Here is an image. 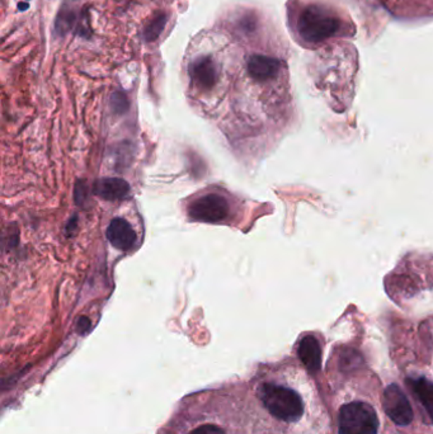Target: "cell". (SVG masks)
Masks as SVG:
<instances>
[{
  "label": "cell",
  "instance_id": "obj_1",
  "mask_svg": "<svg viewBox=\"0 0 433 434\" xmlns=\"http://www.w3.org/2000/svg\"><path fill=\"white\" fill-rule=\"evenodd\" d=\"M340 28L339 18L326 6L310 4L302 9L297 19V31L300 37L310 42L319 44L336 36Z\"/></svg>",
  "mask_w": 433,
  "mask_h": 434
},
{
  "label": "cell",
  "instance_id": "obj_2",
  "mask_svg": "<svg viewBox=\"0 0 433 434\" xmlns=\"http://www.w3.org/2000/svg\"><path fill=\"white\" fill-rule=\"evenodd\" d=\"M259 397L272 416L286 423L299 422L304 414L302 399L295 390L276 384H263Z\"/></svg>",
  "mask_w": 433,
  "mask_h": 434
},
{
  "label": "cell",
  "instance_id": "obj_3",
  "mask_svg": "<svg viewBox=\"0 0 433 434\" xmlns=\"http://www.w3.org/2000/svg\"><path fill=\"white\" fill-rule=\"evenodd\" d=\"M379 416L370 404L353 402L339 410L338 434H377Z\"/></svg>",
  "mask_w": 433,
  "mask_h": 434
},
{
  "label": "cell",
  "instance_id": "obj_4",
  "mask_svg": "<svg viewBox=\"0 0 433 434\" xmlns=\"http://www.w3.org/2000/svg\"><path fill=\"white\" fill-rule=\"evenodd\" d=\"M230 207L225 197L220 195H206L197 198L189 208V217L200 222L216 224L225 220Z\"/></svg>",
  "mask_w": 433,
  "mask_h": 434
},
{
  "label": "cell",
  "instance_id": "obj_5",
  "mask_svg": "<svg viewBox=\"0 0 433 434\" xmlns=\"http://www.w3.org/2000/svg\"><path fill=\"white\" fill-rule=\"evenodd\" d=\"M381 402L384 411L396 426L407 427L413 421L412 405L398 385L391 384L385 389Z\"/></svg>",
  "mask_w": 433,
  "mask_h": 434
},
{
  "label": "cell",
  "instance_id": "obj_6",
  "mask_svg": "<svg viewBox=\"0 0 433 434\" xmlns=\"http://www.w3.org/2000/svg\"><path fill=\"white\" fill-rule=\"evenodd\" d=\"M189 76L196 85L203 90L214 88L218 80V70L214 60L210 56L196 59L195 61L189 65Z\"/></svg>",
  "mask_w": 433,
  "mask_h": 434
},
{
  "label": "cell",
  "instance_id": "obj_7",
  "mask_svg": "<svg viewBox=\"0 0 433 434\" xmlns=\"http://www.w3.org/2000/svg\"><path fill=\"white\" fill-rule=\"evenodd\" d=\"M281 70V61L276 57L253 55L248 61V73L258 82L275 79Z\"/></svg>",
  "mask_w": 433,
  "mask_h": 434
},
{
  "label": "cell",
  "instance_id": "obj_8",
  "mask_svg": "<svg viewBox=\"0 0 433 434\" xmlns=\"http://www.w3.org/2000/svg\"><path fill=\"white\" fill-rule=\"evenodd\" d=\"M109 243L119 251H130L136 243V233L125 219H114L107 229Z\"/></svg>",
  "mask_w": 433,
  "mask_h": 434
},
{
  "label": "cell",
  "instance_id": "obj_9",
  "mask_svg": "<svg viewBox=\"0 0 433 434\" xmlns=\"http://www.w3.org/2000/svg\"><path fill=\"white\" fill-rule=\"evenodd\" d=\"M299 358L302 365L307 367V370L312 373L321 371V351L319 342L314 335L304 337L297 348Z\"/></svg>",
  "mask_w": 433,
  "mask_h": 434
},
{
  "label": "cell",
  "instance_id": "obj_10",
  "mask_svg": "<svg viewBox=\"0 0 433 434\" xmlns=\"http://www.w3.org/2000/svg\"><path fill=\"white\" fill-rule=\"evenodd\" d=\"M409 389L413 391L417 399L426 410L429 422L433 423V382L426 378H407Z\"/></svg>",
  "mask_w": 433,
  "mask_h": 434
},
{
  "label": "cell",
  "instance_id": "obj_11",
  "mask_svg": "<svg viewBox=\"0 0 433 434\" xmlns=\"http://www.w3.org/2000/svg\"><path fill=\"white\" fill-rule=\"evenodd\" d=\"M130 192L129 183L119 178H105L95 186V193L107 201L121 200Z\"/></svg>",
  "mask_w": 433,
  "mask_h": 434
},
{
  "label": "cell",
  "instance_id": "obj_12",
  "mask_svg": "<svg viewBox=\"0 0 433 434\" xmlns=\"http://www.w3.org/2000/svg\"><path fill=\"white\" fill-rule=\"evenodd\" d=\"M165 25H167V14L164 12L155 13L153 16V18L145 25L144 32H143L145 41L146 42L155 41L160 36V33L163 32Z\"/></svg>",
  "mask_w": 433,
  "mask_h": 434
},
{
  "label": "cell",
  "instance_id": "obj_13",
  "mask_svg": "<svg viewBox=\"0 0 433 434\" xmlns=\"http://www.w3.org/2000/svg\"><path fill=\"white\" fill-rule=\"evenodd\" d=\"M362 356L355 349H345L340 353L339 367L345 372H352L357 370L362 365Z\"/></svg>",
  "mask_w": 433,
  "mask_h": 434
},
{
  "label": "cell",
  "instance_id": "obj_14",
  "mask_svg": "<svg viewBox=\"0 0 433 434\" xmlns=\"http://www.w3.org/2000/svg\"><path fill=\"white\" fill-rule=\"evenodd\" d=\"M74 23V14L68 9H61L57 18V31L60 35H65L71 30V25Z\"/></svg>",
  "mask_w": 433,
  "mask_h": 434
},
{
  "label": "cell",
  "instance_id": "obj_15",
  "mask_svg": "<svg viewBox=\"0 0 433 434\" xmlns=\"http://www.w3.org/2000/svg\"><path fill=\"white\" fill-rule=\"evenodd\" d=\"M112 106L114 108V111L116 112H124L129 107V102H127V98H126V95L124 93H114L112 97Z\"/></svg>",
  "mask_w": 433,
  "mask_h": 434
},
{
  "label": "cell",
  "instance_id": "obj_16",
  "mask_svg": "<svg viewBox=\"0 0 433 434\" xmlns=\"http://www.w3.org/2000/svg\"><path fill=\"white\" fill-rule=\"evenodd\" d=\"M189 434H225L224 429L214 424H205L198 428L194 429Z\"/></svg>",
  "mask_w": 433,
  "mask_h": 434
},
{
  "label": "cell",
  "instance_id": "obj_17",
  "mask_svg": "<svg viewBox=\"0 0 433 434\" xmlns=\"http://www.w3.org/2000/svg\"><path fill=\"white\" fill-rule=\"evenodd\" d=\"M76 329H78V333L83 334V335L88 333L89 329H90V321H89L87 318L79 319L78 325H76Z\"/></svg>",
  "mask_w": 433,
  "mask_h": 434
},
{
  "label": "cell",
  "instance_id": "obj_18",
  "mask_svg": "<svg viewBox=\"0 0 433 434\" xmlns=\"http://www.w3.org/2000/svg\"><path fill=\"white\" fill-rule=\"evenodd\" d=\"M19 9H20V11H25V9H27V8H28V4H25V3H23V4H19Z\"/></svg>",
  "mask_w": 433,
  "mask_h": 434
}]
</instances>
